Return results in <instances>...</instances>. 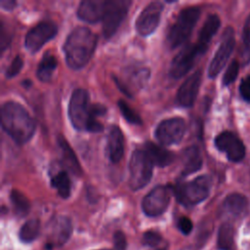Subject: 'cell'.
Listing matches in <instances>:
<instances>
[{
  "label": "cell",
  "instance_id": "obj_1",
  "mask_svg": "<svg viewBox=\"0 0 250 250\" xmlns=\"http://www.w3.org/2000/svg\"><path fill=\"white\" fill-rule=\"evenodd\" d=\"M97 41V35L88 27L77 26L73 28L62 46L67 65L72 69L84 67L96 50Z\"/></svg>",
  "mask_w": 250,
  "mask_h": 250
},
{
  "label": "cell",
  "instance_id": "obj_2",
  "mask_svg": "<svg viewBox=\"0 0 250 250\" xmlns=\"http://www.w3.org/2000/svg\"><path fill=\"white\" fill-rule=\"evenodd\" d=\"M1 125L4 131L19 145L27 143L35 132L34 119L17 102H7L2 105Z\"/></svg>",
  "mask_w": 250,
  "mask_h": 250
},
{
  "label": "cell",
  "instance_id": "obj_3",
  "mask_svg": "<svg viewBox=\"0 0 250 250\" xmlns=\"http://www.w3.org/2000/svg\"><path fill=\"white\" fill-rule=\"evenodd\" d=\"M68 117L74 129L99 133L104 130L103 124L98 121L90 104L89 93L82 88L75 89L68 103Z\"/></svg>",
  "mask_w": 250,
  "mask_h": 250
},
{
  "label": "cell",
  "instance_id": "obj_4",
  "mask_svg": "<svg viewBox=\"0 0 250 250\" xmlns=\"http://www.w3.org/2000/svg\"><path fill=\"white\" fill-rule=\"evenodd\" d=\"M211 178L207 175H201L189 182L178 183L173 192L177 201L186 207H190L205 200L211 189Z\"/></svg>",
  "mask_w": 250,
  "mask_h": 250
},
{
  "label": "cell",
  "instance_id": "obj_5",
  "mask_svg": "<svg viewBox=\"0 0 250 250\" xmlns=\"http://www.w3.org/2000/svg\"><path fill=\"white\" fill-rule=\"evenodd\" d=\"M199 17L200 9L198 7H188L183 9L168 30V45L174 49L184 44L190 36Z\"/></svg>",
  "mask_w": 250,
  "mask_h": 250
},
{
  "label": "cell",
  "instance_id": "obj_6",
  "mask_svg": "<svg viewBox=\"0 0 250 250\" xmlns=\"http://www.w3.org/2000/svg\"><path fill=\"white\" fill-rule=\"evenodd\" d=\"M153 163L145 149H136L129 162V186L132 190H138L146 187L152 176Z\"/></svg>",
  "mask_w": 250,
  "mask_h": 250
},
{
  "label": "cell",
  "instance_id": "obj_7",
  "mask_svg": "<svg viewBox=\"0 0 250 250\" xmlns=\"http://www.w3.org/2000/svg\"><path fill=\"white\" fill-rule=\"evenodd\" d=\"M132 4L130 0H109L103 19V33L105 38H110L117 31Z\"/></svg>",
  "mask_w": 250,
  "mask_h": 250
},
{
  "label": "cell",
  "instance_id": "obj_8",
  "mask_svg": "<svg viewBox=\"0 0 250 250\" xmlns=\"http://www.w3.org/2000/svg\"><path fill=\"white\" fill-rule=\"evenodd\" d=\"M172 190L167 186L160 185L154 187L142 201L144 213L148 217H157L163 214L170 203Z\"/></svg>",
  "mask_w": 250,
  "mask_h": 250
},
{
  "label": "cell",
  "instance_id": "obj_9",
  "mask_svg": "<svg viewBox=\"0 0 250 250\" xmlns=\"http://www.w3.org/2000/svg\"><path fill=\"white\" fill-rule=\"evenodd\" d=\"M58 26L52 21H43L33 26L25 35L24 47L28 52L34 54L42 46L57 35Z\"/></svg>",
  "mask_w": 250,
  "mask_h": 250
},
{
  "label": "cell",
  "instance_id": "obj_10",
  "mask_svg": "<svg viewBox=\"0 0 250 250\" xmlns=\"http://www.w3.org/2000/svg\"><path fill=\"white\" fill-rule=\"evenodd\" d=\"M234 45H235L234 32L232 27L229 26L225 29L222 35L220 45L209 64L208 76L210 78H215L221 72V70L229 61L230 54L233 51Z\"/></svg>",
  "mask_w": 250,
  "mask_h": 250
},
{
  "label": "cell",
  "instance_id": "obj_11",
  "mask_svg": "<svg viewBox=\"0 0 250 250\" xmlns=\"http://www.w3.org/2000/svg\"><path fill=\"white\" fill-rule=\"evenodd\" d=\"M203 54V51L196 43L188 44L183 47L171 62L169 69L170 76L174 79L183 77L193 66L197 58Z\"/></svg>",
  "mask_w": 250,
  "mask_h": 250
},
{
  "label": "cell",
  "instance_id": "obj_12",
  "mask_svg": "<svg viewBox=\"0 0 250 250\" xmlns=\"http://www.w3.org/2000/svg\"><path fill=\"white\" fill-rule=\"evenodd\" d=\"M155 138L163 146L179 144L186 133V122L181 117L162 120L155 129Z\"/></svg>",
  "mask_w": 250,
  "mask_h": 250
},
{
  "label": "cell",
  "instance_id": "obj_13",
  "mask_svg": "<svg viewBox=\"0 0 250 250\" xmlns=\"http://www.w3.org/2000/svg\"><path fill=\"white\" fill-rule=\"evenodd\" d=\"M163 11V3L153 1L149 3L138 16L136 20V30L142 36H148L157 28L161 13Z\"/></svg>",
  "mask_w": 250,
  "mask_h": 250
},
{
  "label": "cell",
  "instance_id": "obj_14",
  "mask_svg": "<svg viewBox=\"0 0 250 250\" xmlns=\"http://www.w3.org/2000/svg\"><path fill=\"white\" fill-rule=\"evenodd\" d=\"M216 147L225 152L228 159L232 162H239L245 156V146L241 140L229 131H224L215 138Z\"/></svg>",
  "mask_w": 250,
  "mask_h": 250
},
{
  "label": "cell",
  "instance_id": "obj_15",
  "mask_svg": "<svg viewBox=\"0 0 250 250\" xmlns=\"http://www.w3.org/2000/svg\"><path fill=\"white\" fill-rule=\"evenodd\" d=\"M201 83V72L195 71L191 75H189L180 86L176 101L178 104H180L183 107H189L193 104Z\"/></svg>",
  "mask_w": 250,
  "mask_h": 250
},
{
  "label": "cell",
  "instance_id": "obj_16",
  "mask_svg": "<svg viewBox=\"0 0 250 250\" xmlns=\"http://www.w3.org/2000/svg\"><path fill=\"white\" fill-rule=\"evenodd\" d=\"M106 2L104 0H83L77 8V17L85 22L95 23L103 21Z\"/></svg>",
  "mask_w": 250,
  "mask_h": 250
},
{
  "label": "cell",
  "instance_id": "obj_17",
  "mask_svg": "<svg viewBox=\"0 0 250 250\" xmlns=\"http://www.w3.org/2000/svg\"><path fill=\"white\" fill-rule=\"evenodd\" d=\"M71 232H72V225H71L70 219L65 216L57 217L51 225L50 234H49L50 243H48V245L46 246L50 247V246L63 245L70 237Z\"/></svg>",
  "mask_w": 250,
  "mask_h": 250
},
{
  "label": "cell",
  "instance_id": "obj_18",
  "mask_svg": "<svg viewBox=\"0 0 250 250\" xmlns=\"http://www.w3.org/2000/svg\"><path fill=\"white\" fill-rule=\"evenodd\" d=\"M106 150L109 160L112 163L119 162L124 155V137L120 128L112 125L107 134Z\"/></svg>",
  "mask_w": 250,
  "mask_h": 250
},
{
  "label": "cell",
  "instance_id": "obj_19",
  "mask_svg": "<svg viewBox=\"0 0 250 250\" xmlns=\"http://www.w3.org/2000/svg\"><path fill=\"white\" fill-rule=\"evenodd\" d=\"M58 145L60 146L61 153H62V165L72 174L76 176H80L82 173V169L79 164V161L77 160V157L74 151L72 150L70 146L67 144L63 136L62 135L58 136Z\"/></svg>",
  "mask_w": 250,
  "mask_h": 250
},
{
  "label": "cell",
  "instance_id": "obj_20",
  "mask_svg": "<svg viewBox=\"0 0 250 250\" xmlns=\"http://www.w3.org/2000/svg\"><path fill=\"white\" fill-rule=\"evenodd\" d=\"M220 25L221 21L217 15H209L206 21H204L203 26L201 27L198 35V40L196 42V44L203 51V53H205L206 50L208 49V45L213 36L218 31Z\"/></svg>",
  "mask_w": 250,
  "mask_h": 250
},
{
  "label": "cell",
  "instance_id": "obj_21",
  "mask_svg": "<svg viewBox=\"0 0 250 250\" xmlns=\"http://www.w3.org/2000/svg\"><path fill=\"white\" fill-rule=\"evenodd\" d=\"M144 149L149 156L153 165H156L158 167H166L174 161L175 156L172 151L163 148L151 142H146L145 144Z\"/></svg>",
  "mask_w": 250,
  "mask_h": 250
},
{
  "label": "cell",
  "instance_id": "obj_22",
  "mask_svg": "<svg viewBox=\"0 0 250 250\" xmlns=\"http://www.w3.org/2000/svg\"><path fill=\"white\" fill-rule=\"evenodd\" d=\"M202 167V156L196 146H188L184 151L183 176H188Z\"/></svg>",
  "mask_w": 250,
  "mask_h": 250
},
{
  "label": "cell",
  "instance_id": "obj_23",
  "mask_svg": "<svg viewBox=\"0 0 250 250\" xmlns=\"http://www.w3.org/2000/svg\"><path fill=\"white\" fill-rule=\"evenodd\" d=\"M223 208L230 215L239 216L247 208V198L240 193H230L224 199Z\"/></svg>",
  "mask_w": 250,
  "mask_h": 250
},
{
  "label": "cell",
  "instance_id": "obj_24",
  "mask_svg": "<svg viewBox=\"0 0 250 250\" xmlns=\"http://www.w3.org/2000/svg\"><path fill=\"white\" fill-rule=\"evenodd\" d=\"M57 64L58 62L55 56L50 53L44 54L36 70L37 78L42 82L50 81L55 69L57 68Z\"/></svg>",
  "mask_w": 250,
  "mask_h": 250
},
{
  "label": "cell",
  "instance_id": "obj_25",
  "mask_svg": "<svg viewBox=\"0 0 250 250\" xmlns=\"http://www.w3.org/2000/svg\"><path fill=\"white\" fill-rule=\"evenodd\" d=\"M51 185L58 191L59 195L66 199L71 193V182L68 173L64 170L58 171L51 178Z\"/></svg>",
  "mask_w": 250,
  "mask_h": 250
},
{
  "label": "cell",
  "instance_id": "obj_26",
  "mask_svg": "<svg viewBox=\"0 0 250 250\" xmlns=\"http://www.w3.org/2000/svg\"><path fill=\"white\" fill-rule=\"evenodd\" d=\"M234 229L233 227L229 223L221 225L218 231L217 246L220 250H229L233 244Z\"/></svg>",
  "mask_w": 250,
  "mask_h": 250
},
{
  "label": "cell",
  "instance_id": "obj_27",
  "mask_svg": "<svg viewBox=\"0 0 250 250\" xmlns=\"http://www.w3.org/2000/svg\"><path fill=\"white\" fill-rule=\"evenodd\" d=\"M40 231V222L38 219L26 221L20 229L19 236L22 242L30 243L36 239Z\"/></svg>",
  "mask_w": 250,
  "mask_h": 250
},
{
  "label": "cell",
  "instance_id": "obj_28",
  "mask_svg": "<svg viewBox=\"0 0 250 250\" xmlns=\"http://www.w3.org/2000/svg\"><path fill=\"white\" fill-rule=\"evenodd\" d=\"M142 242L149 250H168V242L154 230L146 231L143 234Z\"/></svg>",
  "mask_w": 250,
  "mask_h": 250
},
{
  "label": "cell",
  "instance_id": "obj_29",
  "mask_svg": "<svg viewBox=\"0 0 250 250\" xmlns=\"http://www.w3.org/2000/svg\"><path fill=\"white\" fill-rule=\"evenodd\" d=\"M10 199L15 210V213L18 216L23 217L27 215L30 209V204L27 197L22 192H21L18 189H12L10 193Z\"/></svg>",
  "mask_w": 250,
  "mask_h": 250
},
{
  "label": "cell",
  "instance_id": "obj_30",
  "mask_svg": "<svg viewBox=\"0 0 250 250\" xmlns=\"http://www.w3.org/2000/svg\"><path fill=\"white\" fill-rule=\"evenodd\" d=\"M117 104H118L121 114L123 115L124 119L128 123L134 124V125H142L143 124L141 116L131 106H129V104L125 101L119 100Z\"/></svg>",
  "mask_w": 250,
  "mask_h": 250
},
{
  "label": "cell",
  "instance_id": "obj_31",
  "mask_svg": "<svg viewBox=\"0 0 250 250\" xmlns=\"http://www.w3.org/2000/svg\"><path fill=\"white\" fill-rule=\"evenodd\" d=\"M242 57L245 62L250 60V18L245 22L242 33Z\"/></svg>",
  "mask_w": 250,
  "mask_h": 250
},
{
  "label": "cell",
  "instance_id": "obj_32",
  "mask_svg": "<svg viewBox=\"0 0 250 250\" xmlns=\"http://www.w3.org/2000/svg\"><path fill=\"white\" fill-rule=\"evenodd\" d=\"M238 69H239V64L236 60L231 61V62L229 64L224 76H223V85L228 86L230 83H232L237 75H238Z\"/></svg>",
  "mask_w": 250,
  "mask_h": 250
},
{
  "label": "cell",
  "instance_id": "obj_33",
  "mask_svg": "<svg viewBox=\"0 0 250 250\" xmlns=\"http://www.w3.org/2000/svg\"><path fill=\"white\" fill-rule=\"evenodd\" d=\"M23 65V62L21 60V58L20 56H16L14 58V60L12 61V62L10 63V65L7 67L6 71H5V76L7 78H13L14 76L18 75L19 72L21 71V69L22 68Z\"/></svg>",
  "mask_w": 250,
  "mask_h": 250
},
{
  "label": "cell",
  "instance_id": "obj_34",
  "mask_svg": "<svg viewBox=\"0 0 250 250\" xmlns=\"http://www.w3.org/2000/svg\"><path fill=\"white\" fill-rule=\"evenodd\" d=\"M127 248V240L125 234L117 230L113 235V250H126Z\"/></svg>",
  "mask_w": 250,
  "mask_h": 250
},
{
  "label": "cell",
  "instance_id": "obj_35",
  "mask_svg": "<svg viewBox=\"0 0 250 250\" xmlns=\"http://www.w3.org/2000/svg\"><path fill=\"white\" fill-rule=\"evenodd\" d=\"M239 94L244 101L250 103V75L244 77L240 81Z\"/></svg>",
  "mask_w": 250,
  "mask_h": 250
},
{
  "label": "cell",
  "instance_id": "obj_36",
  "mask_svg": "<svg viewBox=\"0 0 250 250\" xmlns=\"http://www.w3.org/2000/svg\"><path fill=\"white\" fill-rule=\"evenodd\" d=\"M178 228L182 233L188 235L192 230V222L188 217H181L178 221Z\"/></svg>",
  "mask_w": 250,
  "mask_h": 250
},
{
  "label": "cell",
  "instance_id": "obj_37",
  "mask_svg": "<svg viewBox=\"0 0 250 250\" xmlns=\"http://www.w3.org/2000/svg\"><path fill=\"white\" fill-rule=\"evenodd\" d=\"M10 41H11V37L9 36L8 32L6 31V29L4 28V25L2 23L1 24V29H0V49H1V52H3L8 47V45L10 44Z\"/></svg>",
  "mask_w": 250,
  "mask_h": 250
},
{
  "label": "cell",
  "instance_id": "obj_38",
  "mask_svg": "<svg viewBox=\"0 0 250 250\" xmlns=\"http://www.w3.org/2000/svg\"><path fill=\"white\" fill-rule=\"evenodd\" d=\"M0 6L2 9L6 10V11H12L13 9L16 8L17 2L14 0H2L0 2Z\"/></svg>",
  "mask_w": 250,
  "mask_h": 250
},
{
  "label": "cell",
  "instance_id": "obj_39",
  "mask_svg": "<svg viewBox=\"0 0 250 250\" xmlns=\"http://www.w3.org/2000/svg\"><path fill=\"white\" fill-rule=\"evenodd\" d=\"M21 84H22V87H24V88H28V87H30V86H31V84H32V83H31V81H30V80H27V79H26V80H24Z\"/></svg>",
  "mask_w": 250,
  "mask_h": 250
},
{
  "label": "cell",
  "instance_id": "obj_40",
  "mask_svg": "<svg viewBox=\"0 0 250 250\" xmlns=\"http://www.w3.org/2000/svg\"><path fill=\"white\" fill-rule=\"evenodd\" d=\"M104 250H107V249H104Z\"/></svg>",
  "mask_w": 250,
  "mask_h": 250
}]
</instances>
